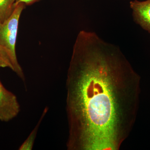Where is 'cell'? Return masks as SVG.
Instances as JSON below:
<instances>
[{"label": "cell", "instance_id": "obj_6", "mask_svg": "<svg viewBox=\"0 0 150 150\" xmlns=\"http://www.w3.org/2000/svg\"><path fill=\"white\" fill-rule=\"evenodd\" d=\"M16 0H0V23H3L11 16L15 8Z\"/></svg>", "mask_w": 150, "mask_h": 150}, {"label": "cell", "instance_id": "obj_5", "mask_svg": "<svg viewBox=\"0 0 150 150\" xmlns=\"http://www.w3.org/2000/svg\"><path fill=\"white\" fill-rule=\"evenodd\" d=\"M48 108L46 107L43 110L42 112V115L40 116L39 121L36 124V126L34 127V129L31 131L27 139H25L24 142L22 144L21 146L19 148L20 150H31L33 148L34 145V141H35V137H36L38 131L39 127H40L41 122L46 115V113L48 112Z\"/></svg>", "mask_w": 150, "mask_h": 150}, {"label": "cell", "instance_id": "obj_8", "mask_svg": "<svg viewBox=\"0 0 150 150\" xmlns=\"http://www.w3.org/2000/svg\"><path fill=\"white\" fill-rule=\"evenodd\" d=\"M40 0H16L15 6L20 3L26 5H30Z\"/></svg>", "mask_w": 150, "mask_h": 150}, {"label": "cell", "instance_id": "obj_1", "mask_svg": "<svg viewBox=\"0 0 150 150\" xmlns=\"http://www.w3.org/2000/svg\"><path fill=\"white\" fill-rule=\"evenodd\" d=\"M140 81L120 48L80 31L66 81L67 149H119L135 123Z\"/></svg>", "mask_w": 150, "mask_h": 150}, {"label": "cell", "instance_id": "obj_2", "mask_svg": "<svg viewBox=\"0 0 150 150\" xmlns=\"http://www.w3.org/2000/svg\"><path fill=\"white\" fill-rule=\"evenodd\" d=\"M24 6L22 3L17 5L11 16L3 23H0V45L10 56L16 69V73L23 81L24 73L17 58L16 45L19 21Z\"/></svg>", "mask_w": 150, "mask_h": 150}, {"label": "cell", "instance_id": "obj_3", "mask_svg": "<svg viewBox=\"0 0 150 150\" xmlns=\"http://www.w3.org/2000/svg\"><path fill=\"white\" fill-rule=\"evenodd\" d=\"M20 111V105L15 95L7 90L0 81V121L8 122Z\"/></svg>", "mask_w": 150, "mask_h": 150}, {"label": "cell", "instance_id": "obj_7", "mask_svg": "<svg viewBox=\"0 0 150 150\" xmlns=\"http://www.w3.org/2000/svg\"><path fill=\"white\" fill-rule=\"evenodd\" d=\"M0 67L9 68L14 72L16 69L11 58L8 52L0 45Z\"/></svg>", "mask_w": 150, "mask_h": 150}, {"label": "cell", "instance_id": "obj_4", "mask_svg": "<svg viewBox=\"0 0 150 150\" xmlns=\"http://www.w3.org/2000/svg\"><path fill=\"white\" fill-rule=\"evenodd\" d=\"M134 21L150 33V0H135L130 2Z\"/></svg>", "mask_w": 150, "mask_h": 150}]
</instances>
